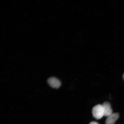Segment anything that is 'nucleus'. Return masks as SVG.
<instances>
[{
	"label": "nucleus",
	"mask_w": 124,
	"mask_h": 124,
	"mask_svg": "<svg viewBox=\"0 0 124 124\" xmlns=\"http://www.w3.org/2000/svg\"><path fill=\"white\" fill-rule=\"evenodd\" d=\"M123 78L124 79V73L123 74Z\"/></svg>",
	"instance_id": "nucleus-6"
},
{
	"label": "nucleus",
	"mask_w": 124,
	"mask_h": 124,
	"mask_svg": "<svg viewBox=\"0 0 124 124\" xmlns=\"http://www.w3.org/2000/svg\"><path fill=\"white\" fill-rule=\"evenodd\" d=\"M104 111V116L108 117L113 113L110 104L107 102H105L102 105Z\"/></svg>",
	"instance_id": "nucleus-4"
},
{
	"label": "nucleus",
	"mask_w": 124,
	"mask_h": 124,
	"mask_svg": "<svg viewBox=\"0 0 124 124\" xmlns=\"http://www.w3.org/2000/svg\"><path fill=\"white\" fill-rule=\"evenodd\" d=\"M92 114L96 119H101L104 116V111L102 105H98L94 106L92 109Z\"/></svg>",
	"instance_id": "nucleus-1"
},
{
	"label": "nucleus",
	"mask_w": 124,
	"mask_h": 124,
	"mask_svg": "<svg viewBox=\"0 0 124 124\" xmlns=\"http://www.w3.org/2000/svg\"><path fill=\"white\" fill-rule=\"evenodd\" d=\"M89 124H99L97 122H91Z\"/></svg>",
	"instance_id": "nucleus-5"
},
{
	"label": "nucleus",
	"mask_w": 124,
	"mask_h": 124,
	"mask_svg": "<svg viewBox=\"0 0 124 124\" xmlns=\"http://www.w3.org/2000/svg\"><path fill=\"white\" fill-rule=\"evenodd\" d=\"M47 82L51 87L58 89L61 86V83L60 80L55 77H51L48 79Z\"/></svg>",
	"instance_id": "nucleus-2"
},
{
	"label": "nucleus",
	"mask_w": 124,
	"mask_h": 124,
	"mask_svg": "<svg viewBox=\"0 0 124 124\" xmlns=\"http://www.w3.org/2000/svg\"><path fill=\"white\" fill-rule=\"evenodd\" d=\"M119 117L118 113H113L107 117L105 121V124H114L118 119Z\"/></svg>",
	"instance_id": "nucleus-3"
}]
</instances>
